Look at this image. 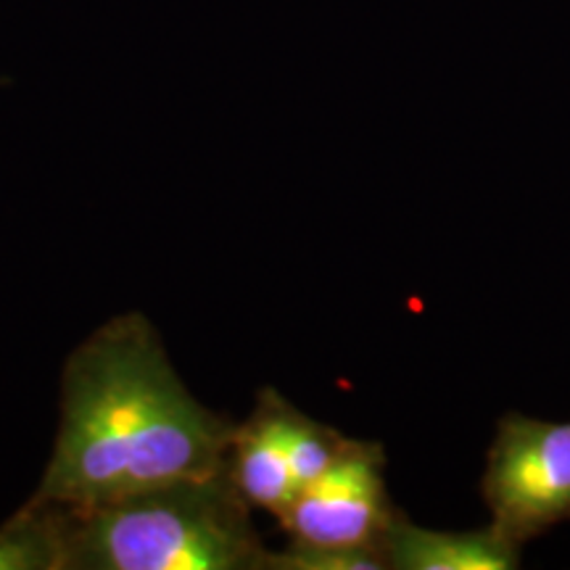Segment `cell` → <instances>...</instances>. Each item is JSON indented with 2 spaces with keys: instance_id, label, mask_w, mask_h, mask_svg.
Returning <instances> with one entry per match:
<instances>
[{
  "instance_id": "obj_1",
  "label": "cell",
  "mask_w": 570,
  "mask_h": 570,
  "mask_svg": "<svg viewBox=\"0 0 570 570\" xmlns=\"http://www.w3.org/2000/svg\"><path fill=\"white\" fill-rule=\"evenodd\" d=\"M233 431L185 386L151 317L119 312L63 360L51 458L24 504L80 512L225 473Z\"/></svg>"
},
{
  "instance_id": "obj_2",
  "label": "cell",
  "mask_w": 570,
  "mask_h": 570,
  "mask_svg": "<svg viewBox=\"0 0 570 570\" xmlns=\"http://www.w3.org/2000/svg\"><path fill=\"white\" fill-rule=\"evenodd\" d=\"M252 512L227 470L59 512L61 570H267Z\"/></svg>"
},
{
  "instance_id": "obj_3",
  "label": "cell",
  "mask_w": 570,
  "mask_h": 570,
  "mask_svg": "<svg viewBox=\"0 0 570 570\" xmlns=\"http://www.w3.org/2000/svg\"><path fill=\"white\" fill-rule=\"evenodd\" d=\"M481 497L491 525L520 550L570 523V420L504 412L487 452Z\"/></svg>"
},
{
  "instance_id": "obj_4",
  "label": "cell",
  "mask_w": 570,
  "mask_h": 570,
  "mask_svg": "<svg viewBox=\"0 0 570 570\" xmlns=\"http://www.w3.org/2000/svg\"><path fill=\"white\" fill-rule=\"evenodd\" d=\"M396 512L386 487L383 444L348 439L336 462L291 499L277 523L296 544L383 554V539Z\"/></svg>"
},
{
  "instance_id": "obj_5",
  "label": "cell",
  "mask_w": 570,
  "mask_h": 570,
  "mask_svg": "<svg viewBox=\"0 0 570 570\" xmlns=\"http://www.w3.org/2000/svg\"><path fill=\"white\" fill-rule=\"evenodd\" d=\"M288 402L277 389H262L246 420L235 423L227 475L254 510L281 515L296 497L294 468H291Z\"/></svg>"
},
{
  "instance_id": "obj_6",
  "label": "cell",
  "mask_w": 570,
  "mask_h": 570,
  "mask_svg": "<svg viewBox=\"0 0 570 570\" xmlns=\"http://www.w3.org/2000/svg\"><path fill=\"white\" fill-rule=\"evenodd\" d=\"M383 558L389 570H512L520 566V547L491 523L473 531H439L399 510L383 539Z\"/></svg>"
},
{
  "instance_id": "obj_7",
  "label": "cell",
  "mask_w": 570,
  "mask_h": 570,
  "mask_svg": "<svg viewBox=\"0 0 570 570\" xmlns=\"http://www.w3.org/2000/svg\"><path fill=\"white\" fill-rule=\"evenodd\" d=\"M61 566L59 512L21 504L0 523V570H61Z\"/></svg>"
},
{
  "instance_id": "obj_8",
  "label": "cell",
  "mask_w": 570,
  "mask_h": 570,
  "mask_svg": "<svg viewBox=\"0 0 570 570\" xmlns=\"http://www.w3.org/2000/svg\"><path fill=\"white\" fill-rule=\"evenodd\" d=\"M267 570H389L375 550H338L288 541L285 550H269Z\"/></svg>"
}]
</instances>
